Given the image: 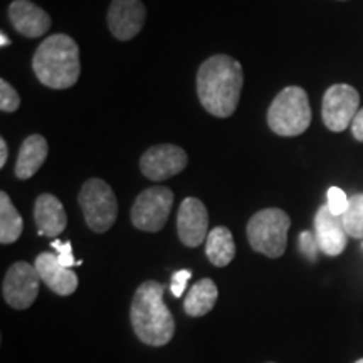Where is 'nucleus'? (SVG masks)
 <instances>
[{
  "label": "nucleus",
  "mask_w": 363,
  "mask_h": 363,
  "mask_svg": "<svg viewBox=\"0 0 363 363\" xmlns=\"http://www.w3.org/2000/svg\"><path fill=\"white\" fill-rule=\"evenodd\" d=\"M244 84L239 61L225 54L208 57L197 72V94L203 110L217 118L234 115Z\"/></svg>",
  "instance_id": "obj_1"
},
{
  "label": "nucleus",
  "mask_w": 363,
  "mask_h": 363,
  "mask_svg": "<svg viewBox=\"0 0 363 363\" xmlns=\"http://www.w3.org/2000/svg\"><path fill=\"white\" fill-rule=\"evenodd\" d=\"M34 74L51 89H67L81 74L79 48L66 34H54L43 40L33 57Z\"/></svg>",
  "instance_id": "obj_3"
},
{
  "label": "nucleus",
  "mask_w": 363,
  "mask_h": 363,
  "mask_svg": "<svg viewBox=\"0 0 363 363\" xmlns=\"http://www.w3.org/2000/svg\"><path fill=\"white\" fill-rule=\"evenodd\" d=\"M147 9L142 0H113L108 9V27L118 40H131L143 29Z\"/></svg>",
  "instance_id": "obj_12"
},
{
  "label": "nucleus",
  "mask_w": 363,
  "mask_h": 363,
  "mask_svg": "<svg viewBox=\"0 0 363 363\" xmlns=\"http://www.w3.org/2000/svg\"><path fill=\"white\" fill-rule=\"evenodd\" d=\"M34 220L40 235L57 238L67 225V216L61 201L52 194L39 195L34 203Z\"/></svg>",
  "instance_id": "obj_16"
},
{
  "label": "nucleus",
  "mask_w": 363,
  "mask_h": 363,
  "mask_svg": "<svg viewBox=\"0 0 363 363\" xmlns=\"http://www.w3.org/2000/svg\"><path fill=\"white\" fill-rule=\"evenodd\" d=\"M165 286L145 281L135 291L131 301V326L140 342L150 347H163L174 338L175 320L163 303Z\"/></svg>",
  "instance_id": "obj_2"
},
{
  "label": "nucleus",
  "mask_w": 363,
  "mask_h": 363,
  "mask_svg": "<svg viewBox=\"0 0 363 363\" xmlns=\"http://www.w3.org/2000/svg\"><path fill=\"white\" fill-rule=\"evenodd\" d=\"M343 227L350 238L363 239V194L350 197L347 212L342 216Z\"/></svg>",
  "instance_id": "obj_21"
},
{
  "label": "nucleus",
  "mask_w": 363,
  "mask_h": 363,
  "mask_svg": "<svg viewBox=\"0 0 363 363\" xmlns=\"http://www.w3.org/2000/svg\"><path fill=\"white\" fill-rule=\"evenodd\" d=\"M7 158H9V148H7V143L6 140L0 138V167H6L7 163Z\"/></svg>",
  "instance_id": "obj_28"
},
{
  "label": "nucleus",
  "mask_w": 363,
  "mask_h": 363,
  "mask_svg": "<svg viewBox=\"0 0 363 363\" xmlns=\"http://www.w3.org/2000/svg\"><path fill=\"white\" fill-rule=\"evenodd\" d=\"M174 206V192L165 185L143 190L131 207V222L143 233H158L165 227Z\"/></svg>",
  "instance_id": "obj_7"
},
{
  "label": "nucleus",
  "mask_w": 363,
  "mask_h": 363,
  "mask_svg": "<svg viewBox=\"0 0 363 363\" xmlns=\"http://www.w3.org/2000/svg\"><path fill=\"white\" fill-rule=\"evenodd\" d=\"M189 157L184 148L172 143L155 145L148 148L140 158V169L147 179L153 182L169 180L185 170Z\"/></svg>",
  "instance_id": "obj_10"
},
{
  "label": "nucleus",
  "mask_w": 363,
  "mask_h": 363,
  "mask_svg": "<svg viewBox=\"0 0 363 363\" xmlns=\"http://www.w3.org/2000/svg\"><path fill=\"white\" fill-rule=\"evenodd\" d=\"M9 19L17 33L30 39L40 38L51 27L49 13L30 0H13L9 7Z\"/></svg>",
  "instance_id": "obj_14"
},
{
  "label": "nucleus",
  "mask_w": 363,
  "mask_h": 363,
  "mask_svg": "<svg viewBox=\"0 0 363 363\" xmlns=\"http://www.w3.org/2000/svg\"><path fill=\"white\" fill-rule=\"evenodd\" d=\"M360 106V94L348 84H333L326 89L321 104V116L330 131L340 133L352 126Z\"/></svg>",
  "instance_id": "obj_8"
},
{
  "label": "nucleus",
  "mask_w": 363,
  "mask_h": 363,
  "mask_svg": "<svg viewBox=\"0 0 363 363\" xmlns=\"http://www.w3.org/2000/svg\"><path fill=\"white\" fill-rule=\"evenodd\" d=\"M352 133L355 138L358 140V142L363 143V108L360 111L357 113L355 120H353L352 123Z\"/></svg>",
  "instance_id": "obj_27"
},
{
  "label": "nucleus",
  "mask_w": 363,
  "mask_h": 363,
  "mask_svg": "<svg viewBox=\"0 0 363 363\" xmlns=\"http://www.w3.org/2000/svg\"><path fill=\"white\" fill-rule=\"evenodd\" d=\"M177 230L182 244L187 247H199L208 235V212L202 201L187 197L180 203L177 216Z\"/></svg>",
  "instance_id": "obj_11"
},
{
  "label": "nucleus",
  "mask_w": 363,
  "mask_h": 363,
  "mask_svg": "<svg viewBox=\"0 0 363 363\" xmlns=\"http://www.w3.org/2000/svg\"><path fill=\"white\" fill-rule=\"evenodd\" d=\"M348 203H350V199L345 194V190L340 187H331L328 190V203H326V206H328L331 214L342 217L345 212H347Z\"/></svg>",
  "instance_id": "obj_23"
},
{
  "label": "nucleus",
  "mask_w": 363,
  "mask_h": 363,
  "mask_svg": "<svg viewBox=\"0 0 363 363\" xmlns=\"http://www.w3.org/2000/svg\"><path fill=\"white\" fill-rule=\"evenodd\" d=\"M291 219L281 208H264L254 214L247 224V239L256 252L278 259L288 246Z\"/></svg>",
  "instance_id": "obj_5"
},
{
  "label": "nucleus",
  "mask_w": 363,
  "mask_h": 363,
  "mask_svg": "<svg viewBox=\"0 0 363 363\" xmlns=\"http://www.w3.org/2000/svg\"><path fill=\"white\" fill-rule=\"evenodd\" d=\"M217 296H219V289H217L216 283L212 279L203 278L197 281L184 301V310L189 316L199 318L207 315L216 306Z\"/></svg>",
  "instance_id": "obj_18"
},
{
  "label": "nucleus",
  "mask_w": 363,
  "mask_h": 363,
  "mask_svg": "<svg viewBox=\"0 0 363 363\" xmlns=\"http://www.w3.org/2000/svg\"><path fill=\"white\" fill-rule=\"evenodd\" d=\"M78 202L86 224L93 233L110 230L118 217V201L113 190L101 179H89L81 187Z\"/></svg>",
  "instance_id": "obj_6"
},
{
  "label": "nucleus",
  "mask_w": 363,
  "mask_h": 363,
  "mask_svg": "<svg viewBox=\"0 0 363 363\" xmlns=\"http://www.w3.org/2000/svg\"><path fill=\"white\" fill-rule=\"evenodd\" d=\"M34 266L39 272L40 281H43L51 291L59 294V296H69V294H72L78 289V276H76V272L71 271L69 267L62 266L61 262H59L57 254H39Z\"/></svg>",
  "instance_id": "obj_13"
},
{
  "label": "nucleus",
  "mask_w": 363,
  "mask_h": 363,
  "mask_svg": "<svg viewBox=\"0 0 363 363\" xmlns=\"http://www.w3.org/2000/svg\"><path fill=\"white\" fill-rule=\"evenodd\" d=\"M299 249H301V252L305 254L310 261H316L318 259V240H316V235H313L310 230H305V233L299 234Z\"/></svg>",
  "instance_id": "obj_24"
},
{
  "label": "nucleus",
  "mask_w": 363,
  "mask_h": 363,
  "mask_svg": "<svg viewBox=\"0 0 363 363\" xmlns=\"http://www.w3.org/2000/svg\"><path fill=\"white\" fill-rule=\"evenodd\" d=\"M192 278V272L189 269H180L177 271L174 276H172V284H170V291L175 298H180L182 294L185 293V288H187V283Z\"/></svg>",
  "instance_id": "obj_26"
},
{
  "label": "nucleus",
  "mask_w": 363,
  "mask_h": 363,
  "mask_svg": "<svg viewBox=\"0 0 363 363\" xmlns=\"http://www.w3.org/2000/svg\"><path fill=\"white\" fill-rule=\"evenodd\" d=\"M51 246L57 251L59 262L66 267L79 266L81 261H74V256H72V247L71 242H61V240H52Z\"/></svg>",
  "instance_id": "obj_25"
},
{
  "label": "nucleus",
  "mask_w": 363,
  "mask_h": 363,
  "mask_svg": "<svg viewBox=\"0 0 363 363\" xmlns=\"http://www.w3.org/2000/svg\"><path fill=\"white\" fill-rule=\"evenodd\" d=\"M49 153L48 140L40 135H30L21 145L19 157L16 162L17 179L27 180L38 174L40 167L44 165Z\"/></svg>",
  "instance_id": "obj_17"
},
{
  "label": "nucleus",
  "mask_w": 363,
  "mask_h": 363,
  "mask_svg": "<svg viewBox=\"0 0 363 363\" xmlns=\"http://www.w3.org/2000/svg\"><path fill=\"white\" fill-rule=\"evenodd\" d=\"M355 363H363V358H362V360H358V362H355Z\"/></svg>",
  "instance_id": "obj_30"
},
{
  "label": "nucleus",
  "mask_w": 363,
  "mask_h": 363,
  "mask_svg": "<svg viewBox=\"0 0 363 363\" xmlns=\"http://www.w3.org/2000/svg\"><path fill=\"white\" fill-rule=\"evenodd\" d=\"M206 254L208 261L217 267H225L235 257V244L233 233L224 225L214 227L207 235Z\"/></svg>",
  "instance_id": "obj_19"
},
{
  "label": "nucleus",
  "mask_w": 363,
  "mask_h": 363,
  "mask_svg": "<svg viewBox=\"0 0 363 363\" xmlns=\"http://www.w3.org/2000/svg\"><path fill=\"white\" fill-rule=\"evenodd\" d=\"M267 125L279 136H298L310 128L311 106L306 91L299 86L284 88L267 110Z\"/></svg>",
  "instance_id": "obj_4"
},
{
  "label": "nucleus",
  "mask_w": 363,
  "mask_h": 363,
  "mask_svg": "<svg viewBox=\"0 0 363 363\" xmlns=\"http://www.w3.org/2000/svg\"><path fill=\"white\" fill-rule=\"evenodd\" d=\"M315 235L320 251L326 256H340L347 247V230L342 217L331 214L328 206L320 207L315 217Z\"/></svg>",
  "instance_id": "obj_15"
},
{
  "label": "nucleus",
  "mask_w": 363,
  "mask_h": 363,
  "mask_svg": "<svg viewBox=\"0 0 363 363\" xmlns=\"http://www.w3.org/2000/svg\"><path fill=\"white\" fill-rule=\"evenodd\" d=\"M24 220L6 192H0V242L12 244L21 238Z\"/></svg>",
  "instance_id": "obj_20"
},
{
  "label": "nucleus",
  "mask_w": 363,
  "mask_h": 363,
  "mask_svg": "<svg viewBox=\"0 0 363 363\" xmlns=\"http://www.w3.org/2000/svg\"><path fill=\"white\" fill-rule=\"evenodd\" d=\"M0 44H2V48H6V45H9V44H11V39H9L7 38V35L6 34H0Z\"/></svg>",
  "instance_id": "obj_29"
},
{
  "label": "nucleus",
  "mask_w": 363,
  "mask_h": 363,
  "mask_svg": "<svg viewBox=\"0 0 363 363\" xmlns=\"http://www.w3.org/2000/svg\"><path fill=\"white\" fill-rule=\"evenodd\" d=\"M40 278L35 266L19 261L9 267L2 283V296L9 306L16 310H27L39 294Z\"/></svg>",
  "instance_id": "obj_9"
},
{
  "label": "nucleus",
  "mask_w": 363,
  "mask_h": 363,
  "mask_svg": "<svg viewBox=\"0 0 363 363\" xmlns=\"http://www.w3.org/2000/svg\"><path fill=\"white\" fill-rule=\"evenodd\" d=\"M21 104V98L17 94V91L13 89L11 83H7L6 79L0 81V110L4 113H13L17 111Z\"/></svg>",
  "instance_id": "obj_22"
}]
</instances>
